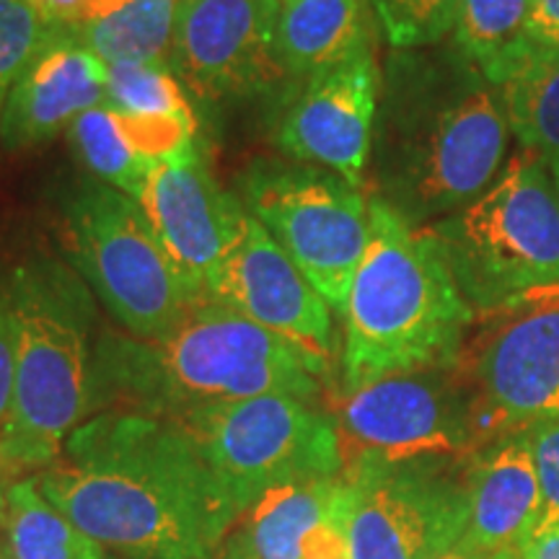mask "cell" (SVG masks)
<instances>
[{"instance_id":"cell-25","label":"cell","mask_w":559,"mask_h":559,"mask_svg":"<svg viewBox=\"0 0 559 559\" xmlns=\"http://www.w3.org/2000/svg\"><path fill=\"white\" fill-rule=\"evenodd\" d=\"M66 138L83 174L115 187L132 200H140L153 160L143 158L132 148L122 130L120 111L111 104L104 102L99 107L83 111L79 120L70 124Z\"/></svg>"},{"instance_id":"cell-21","label":"cell","mask_w":559,"mask_h":559,"mask_svg":"<svg viewBox=\"0 0 559 559\" xmlns=\"http://www.w3.org/2000/svg\"><path fill=\"white\" fill-rule=\"evenodd\" d=\"M510 130L521 148L559 166V50L531 41L500 81Z\"/></svg>"},{"instance_id":"cell-38","label":"cell","mask_w":559,"mask_h":559,"mask_svg":"<svg viewBox=\"0 0 559 559\" xmlns=\"http://www.w3.org/2000/svg\"><path fill=\"white\" fill-rule=\"evenodd\" d=\"M551 179H555V190H557V200H559V166L551 169Z\"/></svg>"},{"instance_id":"cell-19","label":"cell","mask_w":559,"mask_h":559,"mask_svg":"<svg viewBox=\"0 0 559 559\" xmlns=\"http://www.w3.org/2000/svg\"><path fill=\"white\" fill-rule=\"evenodd\" d=\"M368 0H283L275 47L293 81L313 75L373 50Z\"/></svg>"},{"instance_id":"cell-16","label":"cell","mask_w":559,"mask_h":559,"mask_svg":"<svg viewBox=\"0 0 559 559\" xmlns=\"http://www.w3.org/2000/svg\"><path fill=\"white\" fill-rule=\"evenodd\" d=\"M205 300L226 306L334 366L337 334L330 304L251 215L241 239L210 280Z\"/></svg>"},{"instance_id":"cell-11","label":"cell","mask_w":559,"mask_h":559,"mask_svg":"<svg viewBox=\"0 0 559 559\" xmlns=\"http://www.w3.org/2000/svg\"><path fill=\"white\" fill-rule=\"evenodd\" d=\"M485 317L492 326L472 362L477 449L502 430L559 419V285Z\"/></svg>"},{"instance_id":"cell-33","label":"cell","mask_w":559,"mask_h":559,"mask_svg":"<svg viewBox=\"0 0 559 559\" xmlns=\"http://www.w3.org/2000/svg\"><path fill=\"white\" fill-rule=\"evenodd\" d=\"M521 559H559V526L521 549Z\"/></svg>"},{"instance_id":"cell-9","label":"cell","mask_w":559,"mask_h":559,"mask_svg":"<svg viewBox=\"0 0 559 559\" xmlns=\"http://www.w3.org/2000/svg\"><path fill=\"white\" fill-rule=\"evenodd\" d=\"M239 510L290 481L337 477L342 451L324 404L267 394L210 404L177 419Z\"/></svg>"},{"instance_id":"cell-26","label":"cell","mask_w":559,"mask_h":559,"mask_svg":"<svg viewBox=\"0 0 559 559\" xmlns=\"http://www.w3.org/2000/svg\"><path fill=\"white\" fill-rule=\"evenodd\" d=\"M107 104L138 117H174L198 124L185 83L171 62H111Z\"/></svg>"},{"instance_id":"cell-20","label":"cell","mask_w":559,"mask_h":559,"mask_svg":"<svg viewBox=\"0 0 559 559\" xmlns=\"http://www.w3.org/2000/svg\"><path fill=\"white\" fill-rule=\"evenodd\" d=\"M345 474L270 489L241 515V531L260 559H300L306 542L334 521H347Z\"/></svg>"},{"instance_id":"cell-17","label":"cell","mask_w":559,"mask_h":559,"mask_svg":"<svg viewBox=\"0 0 559 559\" xmlns=\"http://www.w3.org/2000/svg\"><path fill=\"white\" fill-rule=\"evenodd\" d=\"M109 66L73 32L50 29L13 83L0 117V148L37 151L107 102Z\"/></svg>"},{"instance_id":"cell-35","label":"cell","mask_w":559,"mask_h":559,"mask_svg":"<svg viewBox=\"0 0 559 559\" xmlns=\"http://www.w3.org/2000/svg\"><path fill=\"white\" fill-rule=\"evenodd\" d=\"M489 557H492V555H487V551L474 547V544L464 536V539H461L456 547L449 549L443 557H438V559H489Z\"/></svg>"},{"instance_id":"cell-31","label":"cell","mask_w":559,"mask_h":559,"mask_svg":"<svg viewBox=\"0 0 559 559\" xmlns=\"http://www.w3.org/2000/svg\"><path fill=\"white\" fill-rule=\"evenodd\" d=\"M120 0H37V9L50 29L79 32L83 24L107 13Z\"/></svg>"},{"instance_id":"cell-7","label":"cell","mask_w":559,"mask_h":559,"mask_svg":"<svg viewBox=\"0 0 559 559\" xmlns=\"http://www.w3.org/2000/svg\"><path fill=\"white\" fill-rule=\"evenodd\" d=\"M430 228L477 313L559 285V200L534 151L510 156L477 200Z\"/></svg>"},{"instance_id":"cell-39","label":"cell","mask_w":559,"mask_h":559,"mask_svg":"<svg viewBox=\"0 0 559 559\" xmlns=\"http://www.w3.org/2000/svg\"><path fill=\"white\" fill-rule=\"evenodd\" d=\"M0 559H11L9 549H5V544H3V542H0Z\"/></svg>"},{"instance_id":"cell-10","label":"cell","mask_w":559,"mask_h":559,"mask_svg":"<svg viewBox=\"0 0 559 559\" xmlns=\"http://www.w3.org/2000/svg\"><path fill=\"white\" fill-rule=\"evenodd\" d=\"M453 370H415L326 391L342 472L474 456V391Z\"/></svg>"},{"instance_id":"cell-30","label":"cell","mask_w":559,"mask_h":559,"mask_svg":"<svg viewBox=\"0 0 559 559\" xmlns=\"http://www.w3.org/2000/svg\"><path fill=\"white\" fill-rule=\"evenodd\" d=\"M13 376H16V349H13V319H11V285L9 267L0 260V436L11 415Z\"/></svg>"},{"instance_id":"cell-40","label":"cell","mask_w":559,"mask_h":559,"mask_svg":"<svg viewBox=\"0 0 559 559\" xmlns=\"http://www.w3.org/2000/svg\"><path fill=\"white\" fill-rule=\"evenodd\" d=\"M109 559H128V557H117V555H115V557H109Z\"/></svg>"},{"instance_id":"cell-34","label":"cell","mask_w":559,"mask_h":559,"mask_svg":"<svg viewBox=\"0 0 559 559\" xmlns=\"http://www.w3.org/2000/svg\"><path fill=\"white\" fill-rule=\"evenodd\" d=\"M218 559H260V557H257L254 551H251L247 536H243V531L241 528H234L228 534L226 544H223Z\"/></svg>"},{"instance_id":"cell-32","label":"cell","mask_w":559,"mask_h":559,"mask_svg":"<svg viewBox=\"0 0 559 559\" xmlns=\"http://www.w3.org/2000/svg\"><path fill=\"white\" fill-rule=\"evenodd\" d=\"M526 29L536 45L559 50V0H531Z\"/></svg>"},{"instance_id":"cell-1","label":"cell","mask_w":559,"mask_h":559,"mask_svg":"<svg viewBox=\"0 0 559 559\" xmlns=\"http://www.w3.org/2000/svg\"><path fill=\"white\" fill-rule=\"evenodd\" d=\"M37 487L83 534L128 559H218L239 510L174 419L102 412Z\"/></svg>"},{"instance_id":"cell-12","label":"cell","mask_w":559,"mask_h":559,"mask_svg":"<svg viewBox=\"0 0 559 559\" xmlns=\"http://www.w3.org/2000/svg\"><path fill=\"white\" fill-rule=\"evenodd\" d=\"M349 481L347 542L353 559H438L464 539L469 500L449 461L358 466Z\"/></svg>"},{"instance_id":"cell-5","label":"cell","mask_w":559,"mask_h":559,"mask_svg":"<svg viewBox=\"0 0 559 559\" xmlns=\"http://www.w3.org/2000/svg\"><path fill=\"white\" fill-rule=\"evenodd\" d=\"M9 285L16 376L0 453L13 477H34L88 419L99 309L66 257L39 243L9 264Z\"/></svg>"},{"instance_id":"cell-29","label":"cell","mask_w":559,"mask_h":559,"mask_svg":"<svg viewBox=\"0 0 559 559\" xmlns=\"http://www.w3.org/2000/svg\"><path fill=\"white\" fill-rule=\"evenodd\" d=\"M528 438L542 487L539 519H536L534 534L528 539L534 542L559 526V419H549V423L528 428Z\"/></svg>"},{"instance_id":"cell-27","label":"cell","mask_w":559,"mask_h":559,"mask_svg":"<svg viewBox=\"0 0 559 559\" xmlns=\"http://www.w3.org/2000/svg\"><path fill=\"white\" fill-rule=\"evenodd\" d=\"M376 24L394 50L443 45L456 26L461 0H368Z\"/></svg>"},{"instance_id":"cell-37","label":"cell","mask_w":559,"mask_h":559,"mask_svg":"<svg viewBox=\"0 0 559 559\" xmlns=\"http://www.w3.org/2000/svg\"><path fill=\"white\" fill-rule=\"evenodd\" d=\"M489 559H521V551H498V555H492Z\"/></svg>"},{"instance_id":"cell-28","label":"cell","mask_w":559,"mask_h":559,"mask_svg":"<svg viewBox=\"0 0 559 559\" xmlns=\"http://www.w3.org/2000/svg\"><path fill=\"white\" fill-rule=\"evenodd\" d=\"M50 34L37 0H0V117L13 83Z\"/></svg>"},{"instance_id":"cell-14","label":"cell","mask_w":559,"mask_h":559,"mask_svg":"<svg viewBox=\"0 0 559 559\" xmlns=\"http://www.w3.org/2000/svg\"><path fill=\"white\" fill-rule=\"evenodd\" d=\"M138 202L190 296L205 300L210 280L241 239L249 213L236 192L218 185L200 135L151 166Z\"/></svg>"},{"instance_id":"cell-15","label":"cell","mask_w":559,"mask_h":559,"mask_svg":"<svg viewBox=\"0 0 559 559\" xmlns=\"http://www.w3.org/2000/svg\"><path fill=\"white\" fill-rule=\"evenodd\" d=\"M373 50L304 81L285 102L272 143L298 164L321 166L362 190L381 104Z\"/></svg>"},{"instance_id":"cell-6","label":"cell","mask_w":559,"mask_h":559,"mask_svg":"<svg viewBox=\"0 0 559 559\" xmlns=\"http://www.w3.org/2000/svg\"><path fill=\"white\" fill-rule=\"evenodd\" d=\"M60 254L130 337L164 340L194 304L138 200L88 174H62L50 192Z\"/></svg>"},{"instance_id":"cell-18","label":"cell","mask_w":559,"mask_h":559,"mask_svg":"<svg viewBox=\"0 0 559 559\" xmlns=\"http://www.w3.org/2000/svg\"><path fill=\"white\" fill-rule=\"evenodd\" d=\"M469 526L466 539L487 555L521 551L534 534L542 487L526 432L506 436L474 453L464 472Z\"/></svg>"},{"instance_id":"cell-2","label":"cell","mask_w":559,"mask_h":559,"mask_svg":"<svg viewBox=\"0 0 559 559\" xmlns=\"http://www.w3.org/2000/svg\"><path fill=\"white\" fill-rule=\"evenodd\" d=\"M508 138L500 88L456 45L394 50L370 151L373 198L412 226H432L492 185Z\"/></svg>"},{"instance_id":"cell-4","label":"cell","mask_w":559,"mask_h":559,"mask_svg":"<svg viewBox=\"0 0 559 559\" xmlns=\"http://www.w3.org/2000/svg\"><path fill=\"white\" fill-rule=\"evenodd\" d=\"M370 241L342 311L340 389L459 366L477 311L461 293L430 226H412L373 198Z\"/></svg>"},{"instance_id":"cell-24","label":"cell","mask_w":559,"mask_h":559,"mask_svg":"<svg viewBox=\"0 0 559 559\" xmlns=\"http://www.w3.org/2000/svg\"><path fill=\"white\" fill-rule=\"evenodd\" d=\"M528 5L531 0H461L453 45L492 86H500L510 66L534 41L526 29Z\"/></svg>"},{"instance_id":"cell-8","label":"cell","mask_w":559,"mask_h":559,"mask_svg":"<svg viewBox=\"0 0 559 559\" xmlns=\"http://www.w3.org/2000/svg\"><path fill=\"white\" fill-rule=\"evenodd\" d=\"M236 198L342 317L370 241L362 190L321 166L254 158L236 179Z\"/></svg>"},{"instance_id":"cell-22","label":"cell","mask_w":559,"mask_h":559,"mask_svg":"<svg viewBox=\"0 0 559 559\" xmlns=\"http://www.w3.org/2000/svg\"><path fill=\"white\" fill-rule=\"evenodd\" d=\"M0 521L11 559H109L99 542L41 495L34 477H21L9 487Z\"/></svg>"},{"instance_id":"cell-3","label":"cell","mask_w":559,"mask_h":559,"mask_svg":"<svg viewBox=\"0 0 559 559\" xmlns=\"http://www.w3.org/2000/svg\"><path fill=\"white\" fill-rule=\"evenodd\" d=\"M330 373L326 360L226 306L200 300L164 340L99 332L88 417L130 412L177 423L210 404L267 394L324 404Z\"/></svg>"},{"instance_id":"cell-13","label":"cell","mask_w":559,"mask_h":559,"mask_svg":"<svg viewBox=\"0 0 559 559\" xmlns=\"http://www.w3.org/2000/svg\"><path fill=\"white\" fill-rule=\"evenodd\" d=\"M283 0H179L171 68L194 99L239 107L296 83L280 66Z\"/></svg>"},{"instance_id":"cell-36","label":"cell","mask_w":559,"mask_h":559,"mask_svg":"<svg viewBox=\"0 0 559 559\" xmlns=\"http://www.w3.org/2000/svg\"><path fill=\"white\" fill-rule=\"evenodd\" d=\"M16 481V477H13V472L9 469V464H5L3 453H0V515H3L5 510V492H9V487Z\"/></svg>"},{"instance_id":"cell-23","label":"cell","mask_w":559,"mask_h":559,"mask_svg":"<svg viewBox=\"0 0 559 559\" xmlns=\"http://www.w3.org/2000/svg\"><path fill=\"white\" fill-rule=\"evenodd\" d=\"M179 0H120L73 32L91 52L111 62H171Z\"/></svg>"}]
</instances>
